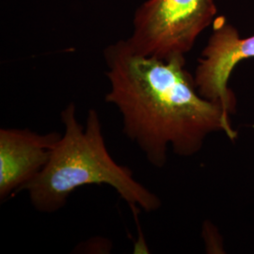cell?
<instances>
[{"label":"cell","mask_w":254,"mask_h":254,"mask_svg":"<svg viewBox=\"0 0 254 254\" xmlns=\"http://www.w3.org/2000/svg\"><path fill=\"white\" fill-rule=\"evenodd\" d=\"M104 58L109 81L105 101L118 109L124 134L152 166L163 168L170 147L176 155L189 157L213 133L237 136L232 114L200 95L185 57H147L120 40L105 49Z\"/></svg>","instance_id":"obj_1"},{"label":"cell","mask_w":254,"mask_h":254,"mask_svg":"<svg viewBox=\"0 0 254 254\" xmlns=\"http://www.w3.org/2000/svg\"><path fill=\"white\" fill-rule=\"evenodd\" d=\"M64 133L45 169L24 190L37 211L53 214L65 207L71 194L90 185H107L118 193L136 215L160 208L157 195L136 181L133 172L109 154L97 110H89L86 125L76 117L73 103L62 111Z\"/></svg>","instance_id":"obj_2"},{"label":"cell","mask_w":254,"mask_h":254,"mask_svg":"<svg viewBox=\"0 0 254 254\" xmlns=\"http://www.w3.org/2000/svg\"><path fill=\"white\" fill-rule=\"evenodd\" d=\"M216 14L214 0H147L135 12L127 43L147 57H185Z\"/></svg>","instance_id":"obj_3"},{"label":"cell","mask_w":254,"mask_h":254,"mask_svg":"<svg viewBox=\"0 0 254 254\" xmlns=\"http://www.w3.org/2000/svg\"><path fill=\"white\" fill-rule=\"evenodd\" d=\"M213 23V33L198 60L194 79L201 96L220 103L233 114L236 98L228 81L237 64L254 58V35L241 38L223 16Z\"/></svg>","instance_id":"obj_4"},{"label":"cell","mask_w":254,"mask_h":254,"mask_svg":"<svg viewBox=\"0 0 254 254\" xmlns=\"http://www.w3.org/2000/svg\"><path fill=\"white\" fill-rule=\"evenodd\" d=\"M62 137L59 132L40 134L30 129H0V200L24 190L41 173Z\"/></svg>","instance_id":"obj_5"}]
</instances>
